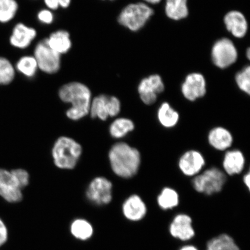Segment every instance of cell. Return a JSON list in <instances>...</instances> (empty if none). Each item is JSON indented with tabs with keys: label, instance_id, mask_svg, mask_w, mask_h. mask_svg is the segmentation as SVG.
Wrapping results in <instances>:
<instances>
[{
	"label": "cell",
	"instance_id": "ffe728a7",
	"mask_svg": "<svg viewBox=\"0 0 250 250\" xmlns=\"http://www.w3.org/2000/svg\"><path fill=\"white\" fill-rule=\"evenodd\" d=\"M46 39L49 46L61 55L67 54L70 51L72 42L70 34L66 30L55 31Z\"/></svg>",
	"mask_w": 250,
	"mask_h": 250
},
{
	"label": "cell",
	"instance_id": "83f0119b",
	"mask_svg": "<svg viewBox=\"0 0 250 250\" xmlns=\"http://www.w3.org/2000/svg\"><path fill=\"white\" fill-rule=\"evenodd\" d=\"M16 76L15 66L8 59L0 56V85H9Z\"/></svg>",
	"mask_w": 250,
	"mask_h": 250
},
{
	"label": "cell",
	"instance_id": "44dd1931",
	"mask_svg": "<svg viewBox=\"0 0 250 250\" xmlns=\"http://www.w3.org/2000/svg\"><path fill=\"white\" fill-rule=\"evenodd\" d=\"M158 120L162 126L167 129L176 126L180 120L179 112L167 102L162 103L158 110Z\"/></svg>",
	"mask_w": 250,
	"mask_h": 250
},
{
	"label": "cell",
	"instance_id": "cb8c5ba5",
	"mask_svg": "<svg viewBox=\"0 0 250 250\" xmlns=\"http://www.w3.org/2000/svg\"><path fill=\"white\" fill-rule=\"evenodd\" d=\"M165 12L168 18L174 21L187 18L188 15L187 0H167Z\"/></svg>",
	"mask_w": 250,
	"mask_h": 250
},
{
	"label": "cell",
	"instance_id": "3957f363",
	"mask_svg": "<svg viewBox=\"0 0 250 250\" xmlns=\"http://www.w3.org/2000/svg\"><path fill=\"white\" fill-rule=\"evenodd\" d=\"M82 152V146L76 140L62 136L53 146L52 156L56 167L61 169L71 170L76 167Z\"/></svg>",
	"mask_w": 250,
	"mask_h": 250
},
{
	"label": "cell",
	"instance_id": "52a82bcc",
	"mask_svg": "<svg viewBox=\"0 0 250 250\" xmlns=\"http://www.w3.org/2000/svg\"><path fill=\"white\" fill-rule=\"evenodd\" d=\"M121 103L117 97L102 94L92 99L89 114L93 118L101 121L107 120L120 113Z\"/></svg>",
	"mask_w": 250,
	"mask_h": 250
},
{
	"label": "cell",
	"instance_id": "7c38bea8",
	"mask_svg": "<svg viewBox=\"0 0 250 250\" xmlns=\"http://www.w3.org/2000/svg\"><path fill=\"white\" fill-rule=\"evenodd\" d=\"M170 235L183 242H188L195 236L192 218L189 215L180 213L175 216L168 228Z\"/></svg>",
	"mask_w": 250,
	"mask_h": 250
},
{
	"label": "cell",
	"instance_id": "9c48e42d",
	"mask_svg": "<svg viewBox=\"0 0 250 250\" xmlns=\"http://www.w3.org/2000/svg\"><path fill=\"white\" fill-rule=\"evenodd\" d=\"M86 196L90 202L98 206L107 205L112 199V184L104 177L95 178L89 184Z\"/></svg>",
	"mask_w": 250,
	"mask_h": 250
},
{
	"label": "cell",
	"instance_id": "ac0fdd59",
	"mask_svg": "<svg viewBox=\"0 0 250 250\" xmlns=\"http://www.w3.org/2000/svg\"><path fill=\"white\" fill-rule=\"evenodd\" d=\"M208 142L212 148L218 151H224L232 146L233 138L232 133L226 128L217 126L209 132Z\"/></svg>",
	"mask_w": 250,
	"mask_h": 250
},
{
	"label": "cell",
	"instance_id": "d6a6232c",
	"mask_svg": "<svg viewBox=\"0 0 250 250\" xmlns=\"http://www.w3.org/2000/svg\"><path fill=\"white\" fill-rule=\"evenodd\" d=\"M37 18L41 23L51 24L54 21V15L49 9H42L37 14Z\"/></svg>",
	"mask_w": 250,
	"mask_h": 250
},
{
	"label": "cell",
	"instance_id": "5b68a950",
	"mask_svg": "<svg viewBox=\"0 0 250 250\" xmlns=\"http://www.w3.org/2000/svg\"><path fill=\"white\" fill-rule=\"evenodd\" d=\"M226 181V173L220 168L212 167L194 177L192 186L196 191L212 195L221 192Z\"/></svg>",
	"mask_w": 250,
	"mask_h": 250
},
{
	"label": "cell",
	"instance_id": "d6986e66",
	"mask_svg": "<svg viewBox=\"0 0 250 250\" xmlns=\"http://www.w3.org/2000/svg\"><path fill=\"white\" fill-rule=\"evenodd\" d=\"M245 156L240 150H229L226 152L223 166L226 174L229 176H234L241 173L245 168Z\"/></svg>",
	"mask_w": 250,
	"mask_h": 250
},
{
	"label": "cell",
	"instance_id": "4fadbf2b",
	"mask_svg": "<svg viewBox=\"0 0 250 250\" xmlns=\"http://www.w3.org/2000/svg\"><path fill=\"white\" fill-rule=\"evenodd\" d=\"M181 92L184 98L190 102L203 98L206 93V82L204 76L196 73L189 74L181 86Z\"/></svg>",
	"mask_w": 250,
	"mask_h": 250
},
{
	"label": "cell",
	"instance_id": "7402d4cb",
	"mask_svg": "<svg viewBox=\"0 0 250 250\" xmlns=\"http://www.w3.org/2000/svg\"><path fill=\"white\" fill-rule=\"evenodd\" d=\"M135 128L133 122L129 118H119L112 122L109 132L112 138L121 139L132 132Z\"/></svg>",
	"mask_w": 250,
	"mask_h": 250
},
{
	"label": "cell",
	"instance_id": "e0dca14e",
	"mask_svg": "<svg viewBox=\"0 0 250 250\" xmlns=\"http://www.w3.org/2000/svg\"><path fill=\"white\" fill-rule=\"evenodd\" d=\"M224 23L227 30L236 38H243L248 32V21L245 16L239 11H232L228 12L225 16Z\"/></svg>",
	"mask_w": 250,
	"mask_h": 250
},
{
	"label": "cell",
	"instance_id": "6da1fadb",
	"mask_svg": "<svg viewBox=\"0 0 250 250\" xmlns=\"http://www.w3.org/2000/svg\"><path fill=\"white\" fill-rule=\"evenodd\" d=\"M58 94L62 102L71 104L66 111V116L70 120H80L89 114L92 92L85 84L76 81L64 84Z\"/></svg>",
	"mask_w": 250,
	"mask_h": 250
},
{
	"label": "cell",
	"instance_id": "2e32d148",
	"mask_svg": "<svg viewBox=\"0 0 250 250\" xmlns=\"http://www.w3.org/2000/svg\"><path fill=\"white\" fill-rule=\"evenodd\" d=\"M123 212L128 220L138 222L146 216L147 207L140 196L134 194L125 200L123 205Z\"/></svg>",
	"mask_w": 250,
	"mask_h": 250
},
{
	"label": "cell",
	"instance_id": "ba28073f",
	"mask_svg": "<svg viewBox=\"0 0 250 250\" xmlns=\"http://www.w3.org/2000/svg\"><path fill=\"white\" fill-rule=\"evenodd\" d=\"M237 51L232 41L227 38L217 41L212 46L211 57L217 67L226 68L237 61Z\"/></svg>",
	"mask_w": 250,
	"mask_h": 250
},
{
	"label": "cell",
	"instance_id": "8fae6325",
	"mask_svg": "<svg viewBox=\"0 0 250 250\" xmlns=\"http://www.w3.org/2000/svg\"><path fill=\"white\" fill-rule=\"evenodd\" d=\"M0 196L9 203L20 202L23 199L21 189L11 171L0 168Z\"/></svg>",
	"mask_w": 250,
	"mask_h": 250
},
{
	"label": "cell",
	"instance_id": "277c9868",
	"mask_svg": "<svg viewBox=\"0 0 250 250\" xmlns=\"http://www.w3.org/2000/svg\"><path fill=\"white\" fill-rule=\"evenodd\" d=\"M154 11L143 2L133 3L125 7L118 18V23L132 31H137L145 26Z\"/></svg>",
	"mask_w": 250,
	"mask_h": 250
},
{
	"label": "cell",
	"instance_id": "1f68e13d",
	"mask_svg": "<svg viewBox=\"0 0 250 250\" xmlns=\"http://www.w3.org/2000/svg\"><path fill=\"white\" fill-rule=\"evenodd\" d=\"M46 7L50 10H57L59 8H67L70 7L71 0H43Z\"/></svg>",
	"mask_w": 250,
	"mask_h": 250
},
{
	"label": "cell",
	"instance_id": "d590c367",
	"mask_svg": "<svg viewBox=\"0 0 250 250\" xmlns=\"http://www.w3.org/2000/svg\"><path fill=\"white\" fill-rule=\"evenodd\" d=\"M179 250H199L196 247L192 245H186L181 247Z\"/></svg>",
	"mask_w": 250,
	"mask_h": 250
},
{
	"label": "cell",
	"instance_id": "484cf974",
	"mask_svg": "<svg viewBox=\"0 0 250 250\" xmlns=\"http://www.w3.org/2000/svg\"><path fill=\"white\" fill-rule=\"evenodd\" d=\"M15 68L16 71L29 78L35 76L37 71L39 70L36 59L32 55L21 57L16 63Z\"/></svg>",
	"mask_w": 250,
	"mask_h": 250
},
{
	"label": "cell",
	"instance_id": "836d02e7",
	"mask_svg": "<svg viewBox=\"0 0 250 250\" xmlns=\"http://www.w3.org/2000/svg\"><path fill=\"white\" fill-rule=\"evenodd\" d=\"M8 236L7 228L4 222L0 218V248L7 241Z\"/></svg>",
	"mask_w": 250,
	"mask_h": 250
},
{
	"label": "cell",
	"instance_id": "74e56055",
	"mask_svg": "<svg viewBox=\"0 0 250 250\" xmlns=\"http://www.w3.org/2000/svg\"><path fill=\"white\" fill-rule=\"evenodd\" d=\"M247 56H248V59H250V50L249 48L248 49V51H247Z\"/></svg>",
	"mask_w": 250,
	"mask_h": 250
},
{
	"label": "cell",
	"instance_id": "5bb4252c",
	"mask_svg": "<svg viewBox=\"0 0 250 250\" xmlns=\"http://www.w3.org/2000/svg\"><path fill=\"white\" fill-rule=\"evenodd\" d=\"M206 164L204 156L196 150H189L179 159V167L186 176L195 177L201 173Z\"/></svg>",
	"mask_w": 250,
	"mask_h": 250
},
{
	"label": "cell",
	"instance_id": "8992f818",
	"mask_svg": "<svg viewBox=\"0 0 250 250\" xmlns=\"http://www.w3.org/2000/svg\"><path fill=\"white\" fill-rule=\"evenodd\" d=\"M34 57L39 69L48 74H54L60 70L61 55L53 50L43 39L37 43L34 49Z\"/></svg>",
	"mask_w": 250,
	"mask_h": 250
},
{
	"label": "cell",
	"instance_id": "e575fe53",
	"mask_svg": "<svg viewBox=\"0 0 250 250\" xmlns=\"http://www.w3.org/2000/svg\"><path fill=\"white\" fill-rule=\"evenodd\" d=\"M243 183L245 186L248 188V189H250V171L248 172L243 177Z\"/></svg>",
	"mask_w": 250,
	"mask_h": 250
},
{
	"label": "cell",
	"instance_id": "30bf717a",
	"mask_svg": "<svg viewBox=\"0 0 250 250\" xmlns=\"http://www.w3.org/2000/svg\"><path fill=\"white\" fill-rule=\"evenodd\" d=\"M165 85L161 76L158 74L151 75L144 78L139 83L138 92L142 101L145 104H154L158 95L164 91Z\"/></svg>",
	"mask_w": 250,
	"mask_h": 250
},
{
	"label": "cell",
	"instance_id": "4dcf8cb0",
	"mask_svg": "<svg viewBox=\"0 0 250 250\" xmlns=\"http://www.w3.org/2000/svg\"><path fill=\"white\" fill-rule=\"evenodd\" d=\"M11 172L17 179L21 189L29 185L30 176L26 170L22 168H17V169L11 170Z\"/></svg>",
	"mask_w": 250,
	"mask_h": 250
},
{
	"label": "cell",
	"instance_id": "f546056e",
	"mask_svg": "<svg viewBox=\"0 0 250 250\" xmlns=\"http://www.w3.org/2000/svg\"><path fill=\"white\" fill-rule=\"evenodd\" d=\"M236 82L239 88L243 92L250 95V67L248 66L237 73L236 76Z\"/></svg>",
	"mask_w": 250,
	"mask_h": 250
},
{
	"label": "cell",
	"instance_id": "603a6c76",
	"mask_svg": "<svg viewBox=\"0 0 250 250\" xmlns=\"http://www.w3.org/2000/svg\"><path fill=\"white\" fill-rule=\"evenodd\" d=\"M206 250H240V249L232 236L222 233L208 240Z\"/></svg>",
	"mask_w": 250,
	"mask_h": 250
},
{
	"label": "cell",
	"instance_id": "f1b7e54d",
	"mask_svg": "<svg viewBox=\"0 0 250 250\" xmlns=\"http://www.w3.org/2000/svg\"><path fill=\"white\" fill-rule=\"evenodd\" d=\"M71 231L76 238L85 240L92 236L93 230L91 225L88 222L83 219H78L71 224Z\"/></svg>",
	"mask_w": 250,
	"mask_h": 250
},
{
	"label": "cell",
	"instance_id": "8d00e7d4",
	"mask_svg": "<svg viewBox=\"0 0 250 250\" xmlns=\"http://www.w3.org/2000/svg\"><path fill=\"white\" fill-rule=\"evenodd\" d=\"M144 1L149 3V4H156L161 1V0H144Z\"/></svg>",
	"mask_w": 250,
	"mask_h": 250
},
{
	"label": "cell",
	"instance_id": "f35d334b",
	"mask_svg": "<svg viewBox=\"0 0 250 250\" xmlns=\"http://www.w3.org/2000/svg\"><path fill=\"white\" fill-rule=\"evenodd\" d=\"M110 1H112V0H110Z\"/></svg>",
	"mask_w": 250,
	"mask_h": 250
},
{
	"label": "cell",
	"instance_id": "7a4b0ae2",
	"mask_svg": "<svg viewBox=\"0 0 250 250\" xmlns=\"http://www.w3.org/2000/svg\"><path fill=\"white\" fill-rule=\"evenodd\" d=\"M108 159L115 174L125 179L136 176L142 162L139 150L124 142L115 143L112 146Z\"/></svg>",
	"mask_w": 250,
	"mask_h": 250
},
{
	"label": "cell",
	"instance_id": "d4e9b609",
	"mask_svg": "<svg viewBox=\"0 0 250 250\" xmlns=\"http://www.w3.org/2000/svg\"><path fill=\"white\" fill-rule=\"evenodd\" d=\"M157 203L162 210H172L179 205V193L171 188L165 187L158 196Z\"/></svg>",
	"mask_w": 250,
	"mask_h": 250
},
{
	"label": "cell",
	"instance_id": "4316f807",
	"mask_svg": "<svg viewBox=\"0 0 250 250\" xmlns=\"http://www.w3.org/2000/svg\"><path fill=\"white\" fill-rule=\"evenodd\" d=\"M18 10L17 0H0V23L10 22L17 15Z\"/></svg>",
	"mask_w": 250,
	"mask_h": 250
},
{
	"label": "cell",
	"instance_id": "9a60e30c",
	"mask_svg": "<svg viewBox=\"0 0 250 250\" xmlns=\"http://www.w3.org/2000/svg\"><path fill=\"white\" fill-rule=\"evenodd\" d=\"M37 35V31L33 27L23 23H18L12 30L9 39V43L15 48L24 49L29 47Z\"/></svg>",
	"mask_w": 250,
	"mask_h": 250
}]
</instances>
